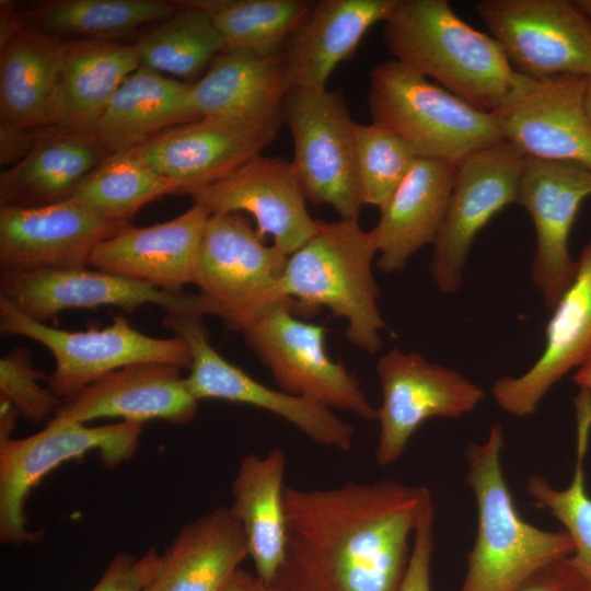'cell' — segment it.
<instances>
[{
	"mask_svg": "<svg viewBox=\"0 0 591 591\" xmlns=\"http://www.w3.org/2000/svg\"><path fill=\"white\" fill-rule=\"evenodd\" d=\"M503 445L502 427L495 424L484 443L465 450L477 534L457 591H514L541 568L573 554L566 531L536 528L519 514L502 472Z\"/></svg>",
	"mask_w": 591,
	"mask_h": 591,
	"instance_id": "3957f363",
	"label": "cell"
},
{
	"mask_svg": "<svg viewBox=\"0 0 591 591\" xmlns=\"http://www.w3.org/2000/svg\"><path fill=\"white\" fill-rule=\"evenodd\" d=\"M372 123L397 134L417 158L459 164L503 142L495 119L395 59L369 73Z\"/></svg>",
	"mask_w": 591,
	"mask_h": 591,
	"instance_id": "5b68a950",
	"label": "cell"
},
{
	"mask_svg": "<svg viewBox=\"0 0 591 591\" xmlns=\"http://www.w3.org/2000/svg\"><path fill=\"white\" fill-rule=\"evenodd\" d=\"M51 128L21 129L0 126V164L9 169L19 163Z\"/></svg>",
	"mask_w": 591,
	"mask_h": 591,
	"instance_id": "7bdbcfd3",
	"label": "cell"
},
{
	"mask_svg": "<svg viewBox=\"0 0 591 591\" xmlns=\"http://www.w3.org/2000/svg\"><path fill=\"white\" fill-rule=\"evenodd\" d=\"M589 196L591 169L568 161L524 159L515 202L529 211L535 227L531 278L549 310L575 276L577 266L569 253V236L580 206Z\"/></svg>",
	"mask_w": 591,
	"mask_h": 591,
	"instance_id": "2e32d148",
	"label": "cell"
},
{
	"mask_svg": "<svg viewBox=\"0 0 591 591\" xmlns=\"http://www.w3.org/2000/svg\"><path fill=\"white\" fill-rule=\"evenodd\" d=\"M165 195H181V189L127 150L108 153L70 200L103 220L129 224L143 206Z\"/></svg>",
	"mask_w": 591,
	"mask_h": 591,
	"instance_id": "836d02e7",
	"label": "cell"
},
{
	"mask_svg": "<svg viewBox=\"0 0 591 591\" xmlns=\"http://www.w3.org/2000/svg\"><path fill=\"white\" fill-rule=\"evenodd\" d=\"M475 9L515 72L591 74V21L571 1L482 0Z\"/></svg>",
	"mask_w": 591,
	"mask_h": 591,
	"instance_id": "7c38bea8",
	"label": "cell"
},
{
	"mask_svg": "<svg viewBox=\"0 0 591 591\" xmlns=\"http://www.w3.org/2000/svg\"><path fill=\"white\" fill-rule=\"evenodd\" d=\"M457 164L417 158L407 176L380 208L370 231L379 258V270L405 269L421 247L433 244L442 227L453 189Z\"/></svg>",
	"mask_w": 591,
	"mask_h": 591,
	"instance_id": "d4e9b609",
	"label": "cell"
},
{
	"mask_svg": "<svg viewBox=\"0 0 591 591\" xmlns=\"http://www.w3.org/2000/svg\"><path fill=\"white\" fill-rule=\"evenodd\" d=\"M287 92L283 50H224L192 83L189 102L197 118H230L280 127Z\"/></svg>",
	"mask_w": 591,
	"mask_h": 591,
	"instance_id": "484cf974",
	"label": "cell"
},
{
	"mask_svg": "<svg viewBox=\"0 0 591 591\" xmlns=\"http://www.w3.org/2000/svg\"><path fill=\"white\" fill-rule=\"evenodd\" d=\"M396 0H318L283 48L287 90H325L335 68L350 59L368 30L384 22Z\"/></svg>",
	"mask_w": 591,
	"mask_h": 591,
	"instance_id": "cb8c5ba5",
	"label": "cell"
},
{
	"mask_svg": "<svg viewBox=\"0 0 591 591\" xmlns=\"http://www.w3.org/2000/svg\"><path fill=\"white\" fill-rule=\"evenodd\" d=\"M48 376L35 369L32 354L25 348H14L0 359V398L11 403L23 418L40 424L55 413L62 404L48 386L37 381Z\"/></svg>",
	"mask_w": 591,
	"mask_h": 591,
	"instance_id": "f35d334b",
	"label": "cell"
},
{
	"mask_svg": "<svg viewBox=\"0 0 591 591\" xmlns=\"http://www.w3.org/2000/svg\"><path fill=\"white\" fill-rule=\"evenodd\" d=\"M424 486L392 479L285 487L286 548L275 591H397L425 505Z\"/></svg>",
	"mask_w": 591,
	"mask_h": 591,
	"instance_id": "6da1fadb",
	"label": "cell"
},
{
	"mask_svg": "<svg viewBox=\"0 0 591 591\" xmlns=\"http://www.w3.org/2000/svg\"><path fill=\"white\" fill-rule=\"evenodd\" d=\"M63 38L23 22L0 42V126L50 127Z\"/></svg>",
	"mask_w": 591,
	"mask_h": 591,
	"instance_id": "4dcf8cb0",
	"label": "cell"
},
{
	"mask_svg": "<svg viewBox=\"0 0 591 591\" xmlns=\"http://www.w3.org/2000/svg\"><path fill=\"white\" fill-rule=\"evenodd\" d=\"M577 406V451L571 483L553 487L544 477L531 475L526 490L537 506L549 511L565 528L573 544L571 564L591 586V496L587 491L584 459L591 431V393L582 391Z\"/></svg>",
	"mask_w": 591,
	"mask_h": 591,
	"instance_id": "8d00e7d4",
	"label": "cell"
},
{
	"mask_svg": "<svg viewBox=\"0 0 591 591\" xmlns=\"http://www.w3.org/2000/svg\"><path fill=\"white\" fill-rule=\"evenodd\" d=\"M179 4L167 0H49L20 11L24 22L63 38L108 39L163 21ZM65 39V38H63Z\"/></svg>",
	"mask_w": 591,
	"mask_h": 591,
	"instance_id": "d6a6232c",
	"label": "cell"
},
{
	"mask_svg": "<svg viewBox=\"0 0 591 591\" xmlns=\"http://www.w3.org/2000/svg\"><path fill=\"white\" fill-rule=\"evenodd\" d=\"M571 2L583 16L591 21V0H575Z\"/></svg>",
	"mask_w": 591,
	"mask_h": 591,
	"instance_id": "7dc6e473",
	"label": "cell"
},
{
	"mask_svg": "<svg viewBox=\"0 0 591 591\" xmlns=\"http://www.w3.org/2000/svg\"><path fill=\"white\" fill-rule=\"evenodd\" d=\"M306 200L328 205L341 219H358L362 200L356 169V121L340 90L291 89L281 111Z\"/></svg>",
	"mask_w": 591,
	"mask_h": 591,
	"instance_id": "9c48e42d",
	"label": "cell"
},
{
	"mask_svg": "<svg viewBox=\"0 0 591 591\" xmlns=\"http://www.w3.org/2000/svg\"><path fill=\"white\" fill-rule=\"evenodd\" d=\"M584 105L589 121L591 124V74L587 77Z\"/></svg>",
	"mask_w": 591,
	"mask_h": 591,
	"instance_id": "c3c4849f",
	"label": "cell"
},
{
	"mask_svg": "<svg viewBox=\"0 0 591 591\" xmlns=\"http://www.w3.org/2000/svg\"><path fill=\"white\" fill-rule=\"evenodd\" d=\"M139 67L134 45L108 39H66L49 109V126L94 135L115 92Z\"/></svg>",
	"mask_w": 591,
	"mask_h": 591,
	"instance_id": "4316f807",
	"label": "cell"
},
{
	"mask_svg": "<svg viewBox=\"0 0 591 591\" xmlns=\"http://www.w3.org/2000/svg\"><path fill=\"white\" fill-rule=\"evenodd\" d=\"M514 591H591V586L568 557L541 568Z\"/></svg>",
	"mask_w": 591,
	"mask_h": 591,
	"instance_id": "b9f144b4",
	"label": "cell"
},
{
	"mask_svg": "<svg viewBox=\"0 0 591 591\" xmlns=\"http://www.w3.org/2000/svg\"><path fill=\"white\" fill-rule=\"evenodd\" d=\"M18 410L5 399L0 398V440L10 439L13 432Z\"/></svg>",
	"mask_w": 591,
	"mask_h": 591,
	"instance_id": "f6af8a7d",
	"label": "cell"
},
{
	"mask_svg": "<svg viewBox=\"0 0 591 591\" xmlns=\"http://www.w3.org/2000/svg\"><path fill=\"white\" fill-rule=\"evenodd\" d=\"M575 383L581 387L591 392V351L584 361L578 367L576 374L573 375Z\"/></svg>",
	"mask_w": 591,
	"mask_h": 591,
	"instance_id": "bcb514c9",
	"label": "cell"
},
{
	"mask_svg": "<svg viewBox=\"0 0 591 591\" xmlns=\"http://www.w3.org/2000/svg\"><path fill=\"white\" fill-rule=\"evenodd\" d=\"M222 591H267V586L256 575L240 568Z\"/></svg>",
	"mask_w": 591,
	"mask_h": 591,
	"instance_id": "ee69618b",
	"label": "cell"
},
{
	"mask_svg": "<svg viewBox=\"0 0 591 591\" xmlns=\"http://www.w3.org/2000/svg\"><path fill=\"white\" fill-rule=\"evenodd\" d=\"M287 454L280 447L266 454L248 453L232 480L230 509L241 523L247 540L256 576L269 586L286 548L283 478Z\"/></svg>",
	"mask_w": 591,
	"mask_h": 591,
	"instance_id": "f1b7e54d",
	"label": "cell"
},
{
	"mask_svg": "<svg viewBox=\"0 0 591 591\" xmlns=\"http://www.w3.org/2000/svg\"><path fill=\"white\" fill-rule=\"evenodd\" d=\"M190 88L192 82L140 66L115 92L94 135L109 153L127 151L164 130L197 120Z\"/></svg>",
	"mask_w": 591,
	"mask_h": 591,
	"instance_id": "1f68e13d",
	"label": "cell"
},
{
	"mask_svg": "<svg viewBox=\"0 0 591 591\" xmlns=\"http://www.w3.org/2000/svg\"><path fill=\"white\" fill-rule=\"evenodd\" d=\"M190 197L210 215L250 213L259 235H270L273 245L287 256L306 243L317 228L292 163L279 157L257 154Z\"/></svg>",
	"mask_w": 591,
	"mask_h": 591,
	"instance_id": "ac0fdd59",
	"label": "cell"
},
{
	"mask_svg": "<svg viewBox=\"0 0 591 591\" xmlns=\"http://www.w3.org/2000/svg\"><path fill=\"white\" fill-rule=\"evenodd\" d=\"M382 402L374 456L387 466L404 453L416 430L430 418H460L484 399L485 391L457 371L417 352L389 350L376 363Z\"/></svg>",
	"mask_w": 591,
	"mask_h": 591,
	"instance_id": "4fadbf2b",
	"label": "cell"
},
{
	"mask_svg": "<svg viewBox=\"0 0 591 591\" xmlns=\"http://www.w3.org/2000/svg\"><path fill=\"white\" fill-rule=\"evenodd\" d=\"M1 296L38 323L56 318L63 310L103 305L132 312L141 305L154 304L164 312L204 313L198 294L171 293L88 267L1 270Z\"/></svg>",
	"mask_w": 591,
	"mask_h": 591,
	"instance_id": "d6986e66",
	"label": "cell"
},
{
	"mask_svg": "<svg viewBox=\"0 0 591 591\" xmlns=\"http://www.w3.org/2000/svg\"><path fill=\"white\" fill-rule=\"evenodd\" d=\"M162 324L189 347L192 364L185 385L198 402L215 398L247 404L281 417L320 445L341 452L351 449L354 428L333 409L270 389L218 354L210 344L201 312H165Z\"/></svg>",
	"mask_w": 591,
	"mask_h": 591,
	"instance_id": "8fae6325",
	"label": "cell"
},
{
	"mask_svg": "<svg viewBox=\"0 0 591 591\" xmlns=\"http://www.w3.org/2000/svg\"><path fill=\"white\" fill-rule=\"evenodd\" d=\"M125 225L70 199L42 207L0 206L1 270L86 268L93 250Z\"/></svg>",
	"mask_w": 591,
	"mask_h": 591,
	"instance_id": "ffe728a7",
	"label": "cell"
},
{
	"mask_svg": "<svg viewBox=\"0 0 591 591\" xmlns=\"http://www.w3.org/2000/svg\"><path fill=\"white\" fill-rule=\"evenodd\" d=\"M267 591H275V590H273L271 588L267 587Z\"/></svg>",
	"mask_w": 591,
	"mask_h": 591,
	"instance_id": "681fc988",
	"label": "cell"
},
{
	"mask_svg": "<svg viewBox=\"0 0 591 591\" xmlns=\"http://www.w3.org/2000/svg\"><path fill=\"white\" fill-rule=\"evenodd\" d=\"M279 128L202 117L164 130L131 152L160 176L175 183L181 195L192 196L260 154L276 139Z\"/></svg>",
	"mask_w": 591,
	"mask_h": 591,
	"instance_id": "e0dca14e",
	"label": "cell"
},
{
	"mask_svg": "<svg viewBox=\"0 0 591 591\" xmlns=\"http://www.w3.org/2000/svg\"><path fill=\"white\" fill-rule=\"evenodd\" d=\"M207 11L220 32L225 50L275 53L309 12L305 0H193Z\"/></svg>",
	"mask_w": 591,
	"mask_h": 591,
	"instance_id": "d590c367",
	"label": "cell"
},
{
	"mask_svg": "<svg viewBox=\"0 0 591 591\" xmlns=\"http://www.w3.org/2000/svg\"><path fill=\"white\" fill-rule=\"evenodd\" d=\"M576 266L570 285L552 310L538 359L525 373L503 376L493 386L495 401L512 416L535 413L547 392L591 351V240Z\"/></svg>",
	"mask_w": 591,
	"mask_h": 591,
	"instance_id": "44dd1931",
	"label": "cell"
},
{
	"mask_svg": "<svg viewBox=\"0 0 591 591\" xmlns=\"http://www.w3.org/2000/svg\"><path fill=\"white\" fill-rule=\"evenodd\" d=\"M586 85L583 76L532 78L519 73L511 93L491 112L503 142L524 158L591 169Z\"/></svg>",
	"mask_w": 591,
	"mask_h": 591,
	"instance_id": "5bb4252c",
	"label": "cell"
},
{
	"mask_svg": "<svg viewBox=\"0 0 591 591\" xmlns=\"http://www.w3.org/2000/svg\"><path fill=\"white\" fill-rule=\"evenodd\" d=\"M178 4L172 15L139 38L134 48L140 66L192 80L225 50V45L207 11L193 0Z\"/></svg>",
	"mask_w": 591,
	"mask_h": 591,
	"instance_id": "e575fe53",
	"label": "cell"
},
{
	"mask_svg": "<svg viewBox=\"0 0 591 591\" xmlns=\"http://www.w3.org/2000/svg\"><path fill=\"white\" fill-rule=\"evenodd\" d=\"M161 561L162 555L155 548L140 557L117 554L90 591H144L159 572Z\"/></svg>",
	"mask_w": 591,
	"mask_h": 591,
	"instance_id": "ab89813d",
	"label": "cell"
},
{
	"mask_svg": "<svg viewBox=\"0 0 591 591\" xmlns=\"http://www.w3.org/2000/svg\"><path fill=\"white\" fill-rule=\"evenodd\" d=\"M376 248L358 219L317 220L313 236L288 257L281 288L308 312L328 308L347 321L346 338L376 354L385 323L378 305L380 291L372 270Z\"/></svg>",
	"mask_w": 591,
	"mask_h": 591,
	"instance_id": "277c9868",
	"label": "cell"
},
{
	"mask_svg": "<svg viewBox=\"0 0 591 591\" xmlns=\"http://www.w3.org/2000/svg\"><path fill=\"white\" fill-rule=\"evenodd\" d=\"M95 135L51 128L31 152L0 174V206L42 207L71 198L108 154Z\"/></svg>",
	"mask_w": 591,
	"mask_h": 591,
	"instance_id": "f546056e",
	"label": "cell"
},
{
	"mask_svg": "<svg viewBox=\"0 0 591 591\" xmlns=\"http://www.w3.org/2000/svg\"><path fill=\"white\" fill-rule=\"evenodd\" d=\"M306 313L297 301L263 314L241 334L248 349L266 366L278 389L323 405L376 420L357 375L326 351V329L297 317Z\"/></svg>",
	"mask_w": 591,
	"mask_h": 591,
	"instance_id": "52a82bcc",
	"label": "cell"
},
{
	"mask_svg": "<svg viewBox=\"0 0 591 591\" xmlns=\"http://www.w3.org/2000/svg\"><path fill=\"white\" fill-rule=\"evenodd\" d=\"M181 370L163 362L118 369L62 399L50 419L85 424L119 417L142 424L161 419L186 425L195 418L199 402L187 390Z\"/></svg>",
	"mask_w": 591,
	"mask_h": 591,
	"instance_id": "7402d4cb",
	"label": "cell"
},
{
	"mask_svg": "<svg viewBox=\"0 0 591 591\" xmlns=\"http://www.w3.org/2000/svg\"><path fill=\"white\" fill-rule=\"evenodd\" d=\"M288 257L240 212L210 215L198 247L193 283L204 314L231 331L245 327L276 305L296 301L281 288Z\"/></svg>",
	"mask_w": 591,
	"mask_h": 591,
	"instance_id": "8992f818",
	"label": "cell"
},
{
	"mask_svg": "<svg viewBox=\"0 0 591 591\" xmlns=\"http://www.w3.org/2000/svg\"><path fill=\"white\" fill-rule=\"evenodd\" d=\"M210 212L194 204L166 222L125 225L92 252L90 266L181 294L194 281L198 247Z\"/></svg>",
	"mask_w": 591,
	"mask_h": 591,
	"instance_id": "603a6c76",
	"label": "cell"
},
{
	"mask_svg": "<svg viewBox=\"0 0 591 591\" xmlns=\"http://www.w3.org/2000/svg\"><path fill=\"white\" fill-rule=\"evenodd\" d=\"M417 157L394 131L356 124V169L363 205L381 208L409 173Z\"/></svg>",
	"mask_w": 591,
	"mask_h": 591,
	"instance_id": "74e56055",
	"label": "cell"
},
{
	"mask_svg": "<svg viewBox=\"0 0 591 591\" xmlns=\"http://www.w3.org/2000/svg\"><path fill=\"white\" fill-rule=\"evenodd\" d=\"M142 422L121 420L88 427L50 419L46 427L22 439L0 440V540L5 544L33 543L37 532L26 529L25 501L31 489L50 471L90 451L107 467L131 459L139 447Z\"/></svg>",
	"mask_w": 591,
	"mask_h": 591,
	"instance_id": "ba28073f",
	"label": "cell"
},
{
	"mask_svg": "<svg viewBox=\"0 0 591 591\" xmlns=\"http://www.w3.org/2000/svg\"><path fill=\"white\" fill-rule=\"evenodd\" d=\"M524 157L506 142L457 164L440 232L433 243L430 275L443 293H455L477 233L507 205L515 202Z\"/></svg>",
	"mask_w": 591,
	"mask_h": 591,
	"instance_id": "9a60e30c",
	"label": "cell"
},
{
	"mask_svg": "<svg viewBox=\"0 0 591 591\" xmlns=\"http://www.w3.org/2000/svg\"><path fill=\"white\" fill-rule=\"evenodd\" d=\"M383 37L393 59L485 112L518 80L497 42L461 20L447 0H396Z\"/></svg>",
	"mask_w": 591,
	"mask_h": 591,
	"instance_id": "7a4b0ae2",
	"label": "cell"
},
{
	"mask_svg": "<svg viewBox=\"0 0 591 591\" xmlns=\"http://www.w3.org/2000/svg\"><path fill=\"white\" fill-rule=\"evenodd\" d=\"M247 556L245 532L230 507L215 508L179 530L144 591H222Z\"/></svg>",
	"mask_w": 591,
	"mask_h": 591,
	"instance_id": "83f0119b",
	"label": "cell"
},
{
	"mask_svg": "<svg viewBox=\"0 0 591 591\" xmlns=\"http://www.w3.org/2000/svg\"><path fill=\"white\" fill-rule=\"evenodd\" d=\"M0 329L5 335L32 338L51 351L56 364L48 375V387L61 399L131 364L163 362L181 369H189L192 364V354L184 339L147 336L121 315L102 329L68 332L25 316L0 296Z\"/></svg>",
	"mask_w": 591,
	"mask_h": 591,
	"instance_id": "30bf717a",
	"label": "cell"
},
{
	"mask_svg": "<svg viewBox=\"0 0 591 591\" xmlns=\"http://www.w3.org/2000/svg\"><path fill=\"white\" fill-rule=\"evenodd\" d=\"M433 519L434 507L431 499L418 517L409 563L397 591H431Z\"/></svg>",
	"mask_w": 591,
	"mask_h": 591,
	"instance_id": "60d3db41",
	"label": "cell"
}]
</instances>
